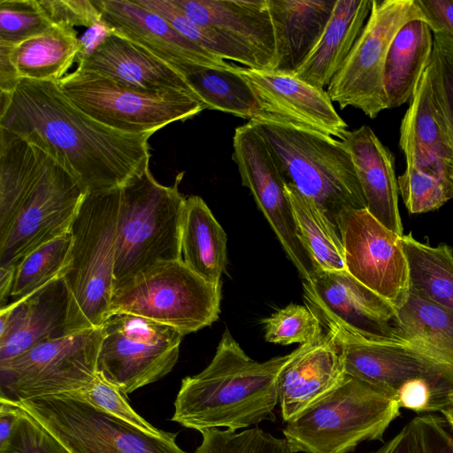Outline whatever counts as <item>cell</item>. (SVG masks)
<instances>
[{
	"mask_svg": "<svg viewBox=\"0 0 453 453\" xmlns=\"http://www.w3.org/2000/svg\"><path fill=\"white\" fill-rule=\"evenodd\" d=\"M0 127L36 145L87 193L123 186L149 166V138L109 127L80 110L58 83L22 79L0 92Z\"/></svg>",
	"mask_w": 453,
	"mask_h": 453,
	"instance_id": "cell-1",
	"label": "cell"
},
{
	"mask_svg": "<svg viewBox=\"0 0 453 453\" xmlns=\"http://www.w3.org/2000/svg\"><path fill=\"white\" fill-rule=\"evenodd\" d=\"M86 194L46 151L0 127V266L69 233Z\"/></svg>",
	"mask_w": 453,
	"mask_h": 453,
	"instance_id": "cell-2",
	"label": "cell"
},
{
	"mask_svg": "<svg viewBox=\"0 0 453 453\" xmlns=\"http://www.w3.org/2000/svg\"><path fill=\"white\" fill-rule=\"evenodd\" d=\"M288 357L253 360L226 330L211 363L182 379L171 420L198 432L219 427L237 431L275 421L278 375Z\"/></svg>",
	"mask_w": 453,
	"mask_h": 453,
	"instance_id": "cell-3",
	"label": "cell"
},
{
	"mask_svg": "<svg viewBox=\"0 0 453 453\" xmlns=\"http://www.w3.org/2000/svg\"><path fill=\"white\" fill-rule=\"evenodd\" d=\"M250 122L273 150L287 182L316 204L339 235L345 216L366 208L352 157L342 141L275 119Z\"/></svg>",
	"mask_w": 453,
	"mask_h": 453,
	"instance_id": "cell-4",
	"label": "cell"
},
{
	"mask_svg": "<svg viewBox=\"0 0 453 453\" xmlns=\"http://www.w3.org/2000/svg\"><path fill=\"white\" fill-rule=\"evenodd\" d=\"M182 175L164 186L148 166L119 188L114 290L158 265L182 260Z\"/></svg>",
	"mask_w": 453,
	"mask_h": 453,
	"instance_id": "cell-5",
	"label": "cell"
},
{
	"mask_svg": "<svg viewBox=\"0 0 453 453\" xmlns=\"http://www.w3.org/2000/svg\"><path fill=\"white\" fill-rule=\"evenodd\" d=\"M119 188L87 193L72 223L65 334L99 328L111 316Z\"/></svg>",
	"mask_w": 453,
	"mask_h": 453,
	"instance_id": "cell-6",
	"label": "cell"
},
{
	"mask_svg": "<svg viewBox=\"0 0 453 453\" xmlns=\"http://www.w3.org/2000/svg\"><path fill=\"white\" fill-rule=\"evenodd\" d=\"M400 409L377 388L347 374L334 392L287 422L282 433L294 453H349L363 441H382Z\"/></svg>",
	"mask_w": 453,
	"mask_h": 453,
	"instance_id": "cell-7",
	"label": "cell"
},
{
	"mask_svg": "<svg viewBox=\"0 0 453 453\" xmlns=\"http://www.w3.org/2000/svg\"><path fill=\"white\" fill-rule=\"evenodd\" d=\"M220 301L221 283L206 281L182 260H176L158 265L115 289L111 316H140L185 336L216 321Z\"/></svg>",
	"mask_w": 453,
	"mask_h": 453,
	"instance_id": "cell-8",
	"label": "cell"
},
{
	"mask_svg": "<svg viewBox=\"0 0 453 453\" xmlns=\"http://www.w3.org/2000/svg\"><path fill=\"white\" fill-rule=\"evenodd\" d=\"M6 401L37 421L70 453H187L176 442L177 433L153 435L71 397Z\"/></svg>",
	"mask_w": 453,
	"mask_h": 453,
	"instance_id": "cell-9",
	"label": "cell"
},
{
	"mask_svg": "<svg viewBox=\"0 0 453 453\" xmlns=\"http://www.w3.org/2000/svg\"><path fill=\"white\" fill-rule=\"evenodd\" d=\"M65 95L83 112L113 129L154 134L206 109L194 94L142 92L121 86L93 72L77 69L58 81Z\"/></svg>",
	"mask_w": 453,
	"mask_h": 453,
	"instance_id": "cell-10",
	"label": "cell"
},
{
	"mask_svg": "<svg viewBox=\"0 0 453 453\" xmlns=\"http://www.w3.org/2000/svg\"><path fill=\"white\" fill-rule=\"evenodd\" d=\"M103 326L42 342L0 362V398L20 401L79 391L97 374Z\"/></svg>",
	"mask_w": 453,
	"mask_h": 453,
	"instance_id": "cell-11",
	"label": "cell"
},
{
	"mask_svg": "<svg viewBox=\"0 0 453 453\" xmlns=\"http://www.w3.org/2000/svg\"><path fill=\"white\" fill-rule=\"evenodd\" d=\"M412 19L425 20L416 0H372L366 23L326 92L341 109L350 106L374 119L388 109L384 66L392 40Z\"/></svg>",
	"mask_w": 453,
	"mask_h": 453,
	"instance_id": "cell-12",
	"label": "cell"
},
{
	"mask_svg": "<svg viewBox=\"0 0 453 453\" xmlns=\"http://www.w3.org/2000/svg\"><path fill=\"white\" fill-rule=\"evenodd\" d=\"M103 332L97 374L125 395L168 374L184 336L173 327L127 313L109 317Z\"/></svg>",
	"mask_w": 453,
	"mask_h": 453,
	"instance_id": "cell-13",
	"label": "cell"
},
{
	"mask_svg": "<svg viewBox=\"0 0 453 453\" xmlns=\"http://www.w3.org/2000/svg\"><path fill=\"white\" fill-rule=\"evenodd\" d=\"M341 346L346 374L377 388L395 400L396 392L418 379L453 385V363L430 351L405 342L365 340L327 320Z\"/></svg>",
	"mask_w": 453,
	"mask_h": 453,
	"instance_id": "cell-14",
	"label": "cell"
},
{
	"mask_svg": "<svg viewBox=\"0 0 453 453\" xmlns=\"http://www.w3.org/2000/svg\"><path fill=\"white\" fill-rule=\"evenodd\" d=\"M346 271L396 310L410 293V273L400 236L367 210L349 212L340 226Z\"/></svg>",
	"mask_w": 453,
	"mask_h": 453,
	"instance_id": "cell-15",
	"label": "cell"
},
{
	"mask_svg": "<svg viewBox=\"0 0 453 453\" xmlns=\"http://www.w3.org/2000/svg\"><path fill=\"white\" fill-rule=\"evenodd\" d=\"M233 149L242 185L251 192L292 264L304 265L309 255L299 240L287 180L273 150L250 121L235 128Z\"/></svg>",
	"mask_w": 453,
	"mask_h": 453,
	"instance_id": "cell-16",
	"label": "cell"
},
{
	"mask_svg": "<svg viewBox=\"0 0 453 453\" xmlns=\"http://www.w3.org/2000/svg\"><path fill=\"white\" fill-rule=\"evenodd\" d=\"M303 286L307 306L320 319L368 341L405 342L394 325L397 310L347 271L318 270Z\"/></svg>",
	"mask_w": 453,
	"mask_h": 453,
	"instance_id": "cell-17",
	"label": "cell"
},
{
	"mask_svg": "<svg viewBox=\"0 0 453 453\" xmlns=\"http://www.w3.org/2000/svg\"><path fill=\"white\" fill-rule=\"evenodd\" d=\"M250 84L261 109V117L312 129L343 141L348 125L337 113L326 90L274 70L237 65ZM258 119V118H257Z\"/></svg>",
	"mask_w": 453,
	"mask_h": 453,
	"instance_id": "cell-18",
	"label": "cell"
},
{
	"mask_svg": "<svg viewBox=\"0 0 453 453\" xmlns=\"http://www.w3.org/2000/svg\"><path fill=\"white\" fill-rule=\"evenodd\" d=\"M300 344L278 375V404L289 422L334 392L346 377L341 346L334 333Z\"/></svg>",
	"mask_w": 453,
	"mask_h": 453,
	"instance_id": "cell-19",
	"label": "cell"
},
{
	"mask_svg": "<svg viewBox=\"0 0 453 453\" xmlns=\"http://www.w3.org/2000/svg\"><path fill=\"white\" fill-rule=\"evenodd\" d=\"M111 30L142 46L182 75L194 65L227 68L232 64L195 44L135 0H93Z\"/></svg>",
	"mask_w": 453,
	"mask_h": 453,
	"instance_id": "cell-20",
	"label": "cell"
},
{
	"mask_svg": "<svg viewBox=\"0 0 453 453\" xmlns=\"http://www.w3.org/2000/svg\"><path fill=\"white\" fill-rule=\"evenodd\" d=\"M192 21L251 52L264 70L275 60L267 0H172Z\"/></svg>",
	"mask_w": 453,
	"mask_h": 453,
	"instance_id": "cell-21",
	"label": "cell"
},
{
	"mask_svg": "<svg viewBox=\"0 0 453 453\" xmlns=\"http://www.w3.org/2000/svg\"><path fill=\"white\" fill-rule=\"evenodd\" d=\"M68 297L63 278L0 309V362L65 335Z\"/></svg>",
	"mask_w": 453,
	"mask_h": 453,
	"instance_id": "cell-22",
	"label": "cell"
},
{
	"mask_svg": "<svg viewBox=\"0 0 453 453\" xmlns=\"http://www.w3.org/2000/svg\"><path fill=\"white\" fill-rule=\"evenodd\" d=\"M77 62V69L93 72L134 90L180 91L196 95L183 75L175 69L146 49L113 32Z\"/></svg>",
	"mask_w": 453,
	"mask_h": 453,
	"instance_id": "cell-23",
	"label": "cell"
},
{
	"mask_svg": "<svg viewBox=\"0 0 453 453\" xmlns=\"http://www.w3.org/2000/svg\"><path fill=\"white\" fill-rule=\"evenodd\" d=\"M399 145L406 165L453 187V147L434 103L428 67L419 81L400 127Z\"/></svg>",
	"mask_w": 453,
	"mask_h": 453,
	"instance_id": "cell-24",
	"label": "cell"
},
{
	"mask_svg": "<svg viewBox=\"0 0 453 453\" xmlns=\"http://www.w3.org/2000/svg\"><path fill=\"white\" fill-rule=\"evenodd\" d=\"M342 142L352 157L366 210L386 227L403 236L392 153L366 125L348 131Z\"/></svg>",
	"mask_w": 453,
	"mask_h": 453,
	"instance_id": "cell-25",
	"label": "cell"
},
{
	"mask_svg": "<svg viewBox=\"0 0 453 453\" xmlns=\"http://www.w3.org/2000/svg\"><path fill=\"white\" fill-rule=\"evenodd\" d=\"M336 0H267L274 29L273 70L295 74L319 42Z\"/></svg>",
	"mask_w": 453,
	"mask_h": 453,
	"instance_id": "cell-26",
	"label": "cell"
},
{
	"mask_svg": "<svg viewBox=\"0 0 453 453\" xmlns=\"http://www.w3.org/2000/svg\"><path fill=\"white\" fill-rule=\"evenodd\" d=\"M372 4V0H336L319 42L295 75L314 87H328L360 35Z\"/></svg>",
	"mask_w": 453,
	"mask_h": 453,
	"instance_id": "cell-27",
	"label": "cell"
},
{
	"mask_svg": "<svg viewBox=\"0 0 453 453\" xmlns=\"http://www.w3.org/2000/svg\"><path fill=\"white\" fill-rule=\"evenodd\" d=\"M433 48L434 35L425 20H410L398 30L389 46L384 66L388 109L411 101L430 64Z\"/></svg>",
	"mask_w": 453,
	"mask_h": 453,
	"instance_id": "cell-28",
	"label": "cell"
},
{
	"mask_svg": "<svg viewBox=\"0 0 453 453\" xmlns=\"http://www.w3.org/2000/svg\"><path fill=\"white\" fill-rule=\"evenodd\" d=\"M227 236L205 202L186 197L181 232L184 264L208 282L219 284L226 263Z\"/></svg>",
	"mask_w": 453,
	"mask_h": 453,
	"instance_id": "cell-29",
	"label": "cell"
},
{
	"mask_svg": "<svg viewBox=\"0 0 453 453\" xmlns=\"http://www.w3.org/2000/svg\"><path fill=\"white\" fill-rule=\"evenodd\" d=\"M6 49L19 80L57 82L64 78L79 52L75 29L54 24L46 32Z\"/></svg>",
	"mask_w": 453,
	"mask_h": 453,
	"instance_id": "cell-30",
	"label": "cell"
},
{
	"mask_svg": "<svg viewBox=\"0 0 453 453\" xmlns=\"http://www.w3.org/2000/svg\"><path fill=\"white\" fill-rule=\"evenodd\" d=\"M182 75L206 109L217 110L250 120L261 117L256 95L248 81L237 72V65L227 68L189 65Z\"/></svg>",
	"mask_w": 453,
	"mask_h": 453,
	"instance_id": "cell-31",
	"label": "cell"
},
{
	"mask_svg": "<svg viewBox=\"0 0 453 453\" xmlns=\"http://www.w3.org/2000/svg\"><path fill=\"white\" fill-rule=\"evenodd\" d=\"M410 273V290L453 314V250L431 246L412 233L400 236Z\"/></svg>",
	"mask_w": 453,
	"mask_h": 453,
	"instance_id": "cell-32",
	"label": "cell"
},
{
	"mask_svg": "<svg viewBox=\"0 0 453 453\" xmlns=\"http://www.w3.org/2000/svg\"><path fill=\"white\" fill-rule=\"evenodd\" d=\"M395 328L403 342L453 363V314L410 290L399 309Z\"/></svg>",
	"mask_w": 453,
	"mask_h": 453,
	"instance_id": "cell-33",
	"label": "cell"
},
{
	"mask_svg": "<svg viewBox=\"0 0 453 453\" xmlns=\"http://www.w3.org/2000/svg\"><path fill=\"white\" fill-rule=\"evenodd\" d=\"M286 192L300 242L311 258L316 270L346 271L344 250L334 226L316 206L291 183Z\"/></svg>",
	"mask_w": 453,
	"mask_h": 453,
	"instance_id": "cell-34",
	"label": "cell"
},
{
	"mask_svg": "<svg viewBox=\"0 0 453 453\" xmlns=\"http://www.w3.org/2000/svg\"><path fill=\"white\" fill-rule=\"evenodd\" d=\"M70 232L30 252L15 267L9 302L21 300L46 284L63 278L71 262ZM6 306V305H5Z\"/></svg>",
	"mask_w": 453,
	"mask_h": 453,
	"instance_id": "cell-35",
	"label": "cell"
},
{
	"mask_svg": "<svg viewBox=\"0 0 453 453\" xmlns=\"http://www.w3.org/2000/svg\"><path fill=\"white\" fill-rule=\"evenodd\" d=\"M139 4L157 13L187 39L221 59L264 70L258 59L247 50L222 38L213 31L192 21L172 0H135Z\"/></svg>",
	"mask_w": 453,
	"mask_h": 453,
	"instance_id": "cell-36",
	"label": "cell"
},
{
	"mask_svg": "<svg viewBox=\"0 0 453 453\" xmlns=\"http://www.w3.org/2000/svg\"><path fill=\"white\" fill-rule=\"evenodd\" d=\"M202 442L195 453H294L286 439L258 427L242 432L206 428L199 431Z\"/></svg>",
	"mask_w": 453,
	"mask_h": 453,
	"instance_id": "cell-37",
	"label": "cell"
},
{
	"mask_svg": "<svg viewBox=\"0 0 453 453\" xmlns=\"http://www.w3.org/2000/svg\"><path fill=\"white\" fill-rule=\"evenodd\" d=\"M428 65L432 95L440 121L453 147V39L434 32Z\"/></svg>",
	"mask_w": 453,
	"mask_h": 453,
	"instance_id": "cell-38",
	"label": "cell"
},
{
	"mask_svg": "<svg viewBox=\"0 0 453 453\" xmlns=\"http://www.w3.org/2000/svg\"><path fill=\"white\" fill-rule=\"evenodd\" d=\"M53 25L40 0H0V45L12 47Z\"/></svg>",
	"mask_w": 453,
	"mask_h": 453,
	"instance_id": "cell-39",
	"label": "cell"
},
{
	"mask_svg": "<svg viewBox=\"0 0 453 453\" xmlns=\"http://www.w3.org/2000/svg\"><path fill=\"white\" fill-rule=\"evenodd\" d=\"M266 342L303 344L322 334L321 319L308 306L290 303L264 320Z\"/></svg>",
	"mask_w": 453,
	"mask_h": 453,
	"instance_id": "cell-40",
	"label": "cell"
},
{
	"mask_svg": "<svg viewBox=\"0 0 453 453\" xmlns=\"http://www.w3.org/2000/svg\"><path fill=\"white\" fill-rule=\"evenodd\" d=\"M398 192L411 213H424L453 199V187L413 165H406L397 178Z\"/></svg>",
	"mask_w": 453,
	"mask_h": 453,
	"instance_id": "cell-41",
	"label": "cell"
},
{
	"mask_svg": "<svg viewBox=\"0 0 453 453\" xmlns=\"http://www.w3.org/2000/svg\"><path fill=\"white\" fill-rule=\"evenodd\" d=\"M59 395L87 403L150 434L161 436L165 433V431L155 427L140 416L130 406L125 395L116 387L103 380L98 374L84 388Z\"/></svg>",
	"mask_w": 453,
	"mask_h": 453,
	"instance_id": "cell-42",
	"label": "cell"
},
{
	"mask_svg": "<svg viewBox=\"0 0 453 453\" xmlns=\"http://www.w3.org/2000/svg\"><path fill=\"white\" fill-rule=\"evenodd\" d=\"M17 411V419L0 453H70L52 434L24 411L9 401Z\"/></svg>",
	"mask_w": 453,
	"mask_h": 453,
	"instance_id": "cell-43",
	"label": "cell"
},
{
	"mask_svg": "<svg viewBox=\"0 0 453 453\" xmlns=\"http://www.w3.org/2000/svg\"><path fill=\"white\" fill-rule=\"evenodd\" d=\"M53 24L87 28L100 22L101 13L94 1L89 0H40Z\"/></svg>",
	"mask_w": 453,
	"mask_h": 453,
	"instance_id": "cell-44",
	"label": "cell"
},
{
	"mask_svg": "<svg viewBox=\"0 0 453 453\" xmlns=\"http://www.w3.org/2000/svg\"><path fill=\"white\" fill-rule=\"evenodd\" d=\"M418 453H453V434L442 417L429 415L416 423Z\"/></svg>",
	"mask_w": 453,
	"mask_h": 453,
	"instance_id": "cell-45",
	"label": "cell"
},
{
	"mask_svg": "<svg viewBox=\"0 0 453 453\" xmlns=\"http://www.w3.org/2000/svg\"><path fill=\"white\" fill-rule=\"evenodd\" d=\"M432 32L453 39V0H416Z\"/></svg>",
	"mask_w": 453,
	"mask_h": 453,
	"instance_id": "cell-46",
	"label": "cell"
},
{
	"mask_svg": "<svg viewBox=\"0 0 453 453\" xmlns=\"http://www.w3.org/2000/svg\"><path fill=\"white\" fill-rule=\"evenodd\" d=\"M370 453H418L415 425L411 420L390 441Z\"/></svg>",
	"mask_w": 453,
	"mask_h": 453,
	"instance_id": "cell-47",
	"label": "cell"
},
{
	"mask_svg": "<svg viewBox=\"0 0 453 453\" xmlns=\"http://www.w3.org/2000/svg\"><path fill=\"white\" fill-rule=\"evenodd\" d=\"M111 33V28L103 20L87 28L79 37V52L76 61L88 56Z\"/></svg>",
	"mask_w": 453,
	"mask_h": 453,
	"instance_id": "cell-48",
	"label": "cell"
},
{
	"mask_svg": "<svg viewBox=\"0 0 453 453\" xmlns=\"http://www.w3.org/2000/svg\"><path fill=\"white\" fill-rule=\"evenodd\" d=\"M19 81L6 49L0 46V92H12Z\"/></svg>",
	"mask_w": 453,
	"mask_h": 453,
	"instance_id": "cell-49",
	"label": "cell"
},
{
	"mask_svg": "<svg viewBox=\"0 0 453 453\" xmlns=\"http://www.w3.org/2000/svg\"><path fill=\"white\" fill-rule=\"evenodd\" d=\"M0 446H2L12 434L18 414L15 408L9 403L0 400Z\"/></svg>",
	"mask_w": 453,
	"mask_h": 453,
	"instance_id": "cell-50",
	"label": "cell"
},
{
	"mask_svg": "<svg viewBox=\"0 0 453 453\" xmlns=\"http://www.w3.org/2000/svg\"><path fill=\"white\" fill-rule=\"evenodd\" d=\"M15 267L0 266V308L8 304L13 286Z\"/></svg>",
	"mask_w": 453,
	"mask_h": 453,
	"instance_id": "cell-51",
	"label": "cell"
},
{
	"mask_svg": "<svg viewBox=\"0 0 453 453\" xmlns=\"http://www.w3.org/2000/svg\"><path fill=\"white\" fill-rule=\"evenodd\" d=\"M453 434V408H449L441 412Z\"/></svg>",
	"mask_w": 453,
	"mask_h": 453,
	"instance_id": "cell-52",
	"label": "cell"
},
{
	"mask_svg": "<svg viewBox=\"0 0 453 453\" xmlns=\"http://www.w3.org/2000/svg\"><path fill=\"white\" fill-rule=\"evenodd\" d=\"M450 402H451V408H453V394L450 396Z\"/></svg>",
	"mask_w": 453,
	"mask_h": 453,
	"instance_id": "cell-53",
	"label": "cell"
}]
</instances>
